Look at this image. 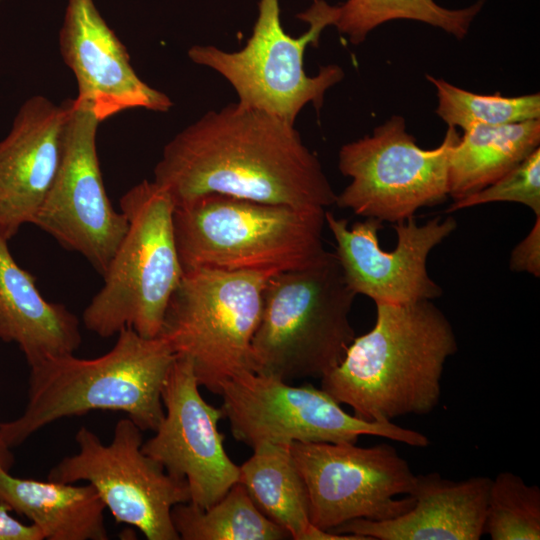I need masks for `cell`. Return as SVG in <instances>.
Instances as JSON below:
<instances>
[{
  "instance_id": "cell-1",
  "label": "cell",
  "mask_w": 540,
  "mask_h": 540,
  "mask_svg": "<svg viewBox=\"0 0 540 540\" xmlns=\"http://www.w3.org/2000/svg\"><path fill=\"white\" fill-rule=\"evenodd\" d=\"M175 207L221 194L299 209H326L334 192L294 125L231 103L211 110L163 148L154 179Z\"/></svg>"
},
{
  "instance_id": "cell-2",
  "label": "cell",
  "mask_w": 540,
  "mask_h": 540,
  "mask_svg": "<svg viewBox=\"0 0 540 540\" xmlns=\"http://www.w3.org/2000/svg\"><path fill=\"white\" fill-rule=\"evenodd\" d=\"M375 306L374 326L354 338L321 389L367 421L429 414L440 401L445 362L458 350L453 327L431 300Z\"/></svg>"
},
{
  "instance_id": "cell-25",
  "label": "cell",
  "mask_w": 540,
  "mask_h": 540,
  "mask_svg": "<svg viewBox=\"0 0 540 540\" xmlns=\"http://www.w3.org/2000/svg\"><path fill=\"white\" fill-rule=\"evenodd\" d=\"M438 98L436 113L448 127L500 126L540 119V94L516 97L476 94L427 75Z\"/></svg>"
},
{
  "instance_id": "cell-17",
  "label": "cell",
  "mask_w": 540,
  "mask_h": 540,
  "mask_svg": "<svg viewBox=\"0 0 540 540\" xmlns=\"http://www.w3.org/2000/svg\"><path fill=\"white\" fill-rule=\"evenodd\" d=\"M71 99L57 105L42 95L19 108L0 140V236L11 240L32 224L58 173Z\"/></svg>"
},
{
  "instance_id": "cell-7",
  "label": "cell",
  "mask_w": 540,
  "mask_h": 540,
  "mask_svg": "<svg viewBox=\"0 0 540 540\" xmlns=\"http://www.w3.org/2000/svg\"><path fill=\"white\" fill-rule=\"evenodd\" d=\"M272 275L212 269L185 271L158 337L189 360L199 386L220 394L223 384L254 372L252 339Z\"/></svg>"
},
{
  "instance_id": "cell-19",
  "label": "cell",
  "mask_w": 540,
  "mask_h": 540,
  "mask_svg": "<svg viewBox=\"0 0 540 540\" xmlns=\"http://www.w3.org/2000/svg\"><path fill=\"white\" fill-rule=\"evenodd\" d=\"M0 340L17 344L29 366L72 354L82 342L77 316L42 296L36 278L18 265L1 236Z\"/></svg>"
},
{
  "instance_id": "cell-15",
  "label": "cell",
  "mask_w": 540,
  "mask_h": 540,
  "mask_svg": "<svg viewBox=\"0 0 540 540\" xmlns=\"http://www.w3.org/2000/svg\"><path fill=\"white\" fill-rule=\"evenodd\" d=\"M325 225L335 243L334 252L350 290L374 303L408 304L433 300L441 287L429 276L427 259L438 244L457 227L452 216L435 217L419 225L414 217L394 224L397 243L393 250L381 248V221L365 218L348 226L346 219L326 211Z\"/></svg>"
},
{
  "instance_id": "cell-29",
  "label": "cell",
  "mask_w": 540,
  "mask_h": 540,
  "mask_svg": "<svg viewBox=\"0 0 540 540\" xmlns=\"http://www.w3.org/2000/svg\"><path fill=\"white\" fill-rule=\"evenodd\" d=\"M10 507L0 501V540H43L41 530L35 525H25L9 515Z\"/></svg>"
},
{
  "instance_id": "cell-26",
  "label": "cell",
  "mask_w": 540,
  "mask_h": 540,
  "mask_svg": "<svg viewBox=\"0 0 540 540\" xmlns=\"http://www.w3.org/2000/svg\"><path fill=\"white\" fill-rule=\"evenodd\" d=\"M484 533L493 540L540 539V488L500 472L491 480Z\"/></svg>"
},
{
  "instance_id": "cell-13",
  "label": "cell",
  "mask_w": 540,
  "mask_h": 540,
  "mask_svg": "<svg viewBox=\"0 0 540 540\" xmlns=\"http://www.w3.org/2000/svg\"><path fill=\"white\" fill-rule=\"evenodd\" d=\"M99 123L86 105L71 99L62 161L32 224L103 276L128 221L106 193L96 149Z\"/></svg>"
},
{
  "instance_id": "cell-11",
  "label": "cell",
  "mask_w": 540,
  "mask_h": 540,
  "mask_svg": "<svg viewBox=\"0 0 540 540\" xmlns=\"http://www.w3.org/2000/svg\"><path fill=\"white\" fill-rule=\"evenodd\" d=\"M142 432L124 417L106 445L93 431L80 427L75 435L79 451L60 460L48 480L86 481L117 522L137 528L148 540H179L171 512L190 501L188 484L142 451Z\"/></svg>"
},
{
  "instance_id": "cell-21",
  "label": "cell",
  "mask_w": 540,
  "mask_h": 540,
  "mask_svg": "<svg viewBox=\"0 0 540 540\" xmlns=\"http://www.w3.org/2000/svg\"><path fill=\"white\" fill-rule=\"evenodd\" d=\"M239 466V483L257 508L295 540H364L315 527L310 521L309 501L290 445L262 443Z\"/></svg>"
},
{
  "instance_id": "cell-30",
  "label": "cell",
  "mask_w": 540,
  "mask_h": 540,
  "mask_svg": "<svg viewBox=\"0 0 540 540\" xmlns=\"http://www.w3.org/2000/svg\"><path fill=\"white\" fill-rule=\"evenodd\" d=\"M11 448L5 442L1 428H0V467L6 471H9L13 466V455L11 453Z\"/></svg>"
},
{
  "instance_id": "cell-20",
  "label": "cell",
  "mask_w": 540,
  "mask_h": 540,
  "mask_svg": "<svg viewBox=\"0 0 540 540\" xmlns=\"http://www.w3.org/2000/svg\"><path fill=\"white\" fill-rule=\"evenodd\" d=\"M0 501L26 516L46 540H107L105 504L89 483L17 478L0 467Z\"/></svg>"
},
{
  "instance_id": "cell-8",
  "label": "cell",
  "mask_w": 540,
  "mask_h": 540,
  "mask_svg": "<svg viewBox=\"0 0 540 540\" xmlns=\"http://www.w3.org/2000/svg\"><path fill=\"white\" fill-rule=\"evenodd\" d=\"M297 17L309 27L295 38L281 25L279 0H260L252 34L242 49L228 52L213 45H193L188 57L223 76L236 91L241 105L294 125L306 104L320 109L326 91L344 77L337 65L321 67L315 76L307 75L304 69L306 47L318 45L322 31L335 25L338 6L314 0Z\"/></svg>"
},
{
  "instance_id": "cell-24",
  "label": "cell",
  "mask_w": 540,
  "mask_h": 540,
  "mask_svg": "<svg viewBox=\"0 0 540 540\" xmlns=\"http://www.w3.org/2000/svg\"><path fill=\"white\" fill-rule=\"evenodd\" d=\"M482 5L480 0L466 8L447 9L434 0H347L338 6L334 26L354 45L379 25L399 19L420 21L462 39Z\"/></svg>"
},
{
  "instance_id": "cell-10",
  "label": "cell",
  "mask_w": 540,
  "mask_h": 540,
  "mask_svg": "<svg viewBox=\"0 0 540 540\" xmlns=\"http://www.w3.org/2000/svg\"><path fill=\"white\" fill-rule=\"evenodd\" d=\"M233 437L251 448L262 443H356L372 435L424 448V434L393 422L367 421L347 413L321 388L294 386L279 378L244 372L226 381L219 394Z\"/></svg>"
},
{
  "instance_id": "cell-27",
  "label": "cell",
  "mask_w": 540,
  "mask_h": 540,
  "mask_svg": "<svg viewBox=\"0 0 540 540\" xmlns=\"http://www.w3.org/2000/svg\"><path fill=\"white\" fill-rule=\"evenodd\" d=\"M492 202L520 203L540 216L539 147L492 184L454 201L447 213Z\"/></svg>"
},
{
  "instance_id": "cell-3",
  "label": "cell",
  "mask_w": 540,
  "mask_h": 540,
  "mask_svg": "<svg viewBox=\"0 0 540 540\" xmlns=\"http://www.w3.org/2000/svg\"><path fill=\"white\" fill-rule=\"evenodd\" d=\"M176 355L161 337L130 328L114 346L91 359L72 354L30 366L27 404L16 419L0 423L12 448L52 422L93 410L121 411L142 431H155L164 417L162 390Z\"/></svg>"
},
{
  "instance_id": "cell-23",
  "label": "cell",
  "mask_w": 540,
  "mask_h": 540,
  "mask_svg": "<svg viewBox=\"0 0 540 540\" xmlns=\"http://www.w3.org/2000/svg\"><path fill=\"white\" fill-rule=\"evenodd\" d=\"M173 525L183 540H282L290 535L268 519L237 482L215 504L202 509L191 502L177 504Z\"/></svg>"
},
{
  "instance_id": "cell-12",
  "label": "cell",
  "mask_w": 540,
  "mask_h": 540,
  "mask_svg": "<svg viewBox=\"0 0 540 540\" xmlns=\"http://www.w3.org/2000/svg\"><path fill=\"white\" fill-rule=\"evenodd\" d=\"M294 464L305 484L311 523L332 531L354 519L383 521L412 508L416 475L388 443L294 442Z\"/></svg>"
},
{
  "instance_id": "cell-14",
  "label": "cell",
  "mask_w": 540,
  "mask_h": 540,
  "mask_svg": "<svg viewBox=\"0 0 540 540\" xmlns=\"http://www.w3.org/2000/svg\"><path fill=\"white\" fill-rule=\"evenodd\" d=\"M191 362L177 357L162 390L164 417L142 451L167 472L184 479L192 504L206 509L239 481V466L228 456L218 423L224 411L207 403Z\"/></svg>"
},
{
  "instance_id": "cell-28",
  "label": "cell",
  "mask_w": 540,
  "mask_h": 540,
  "mask_svg": "<svg viewBox=\"0 0 540 540\" xmlns=\"http://www.w3.org/2000/svg\"><path fill=\"white\" fill-rule=\"evenodd\" d=\"M510 269L540 276V216H536L528 235L512 250Z\"/></svg>"
},
{
  "instance_id": "cell-5",
  "label": "cell",
  "mask_w": 540,
  "mask_h": 540,
  "mask_svg": "<svg viewBox=\"0 0 540 540\" xmlns=\"http://www.w3.org/2000/svg\"><path fill=\"white\" fill-rule=\"evenodd\" d=\"M355 296L328 251L306 267L269 277L252 339L254 372L288 383L321 379L355 338L349 318Z\"/></svg>"
},
{
  "instance_id": "cell-4",
  "label": "cell",
  "mask_w": 540,
  "mask_h": 540,
  "mask_svg": "<svg viewBox=\"0 0 540 540\" xmlns=\"http://www.w3.org/2000/svg\"><path fill=\"white\" fill-rule=\"evenodd\" d=\"M326 211L221 194L176 206L173 227L182 269L274 275L306 267L327 252Z\"/></svg>"
},
{
  "instance_id": "cell-18",
  "label": "cell",
  "mask_w": 540,
  "mask_h": 540,
  "mask_svg": "<svg viewBox=\"0 0 540 540\" xmlns=\"http://www.w3.org/2000/svg\"><path fill=\"white\" fill-rule=\"evenodd\" d=\"M491 480L475 476L454 481L437 472L416 475L410 510L383 521L354 519L331 532L364 540H479L485 534Z\"/></svg>"
},
{
  "instance_id": "cell-16",
  "label": "cell",
  "mask_w": 540,
  "mask_h": 540,
  "mask_svg": "<svg viewBox=\"0 0 540 540\" xmlns=\"http://www.w3.org/2000/svg\"><path fill=\"white\" fill-rule=\"evenodd\" d=\"M59 47L77 81L75 99L99 122L128 109L166 112L173 106L165 93L137 75L93 0H67Z\"/></svg>"
},
{
  "instance_id": "cell-9",
  "label": "cell",
  "mask_w": 540,
  "mask_h": 540,
  "mask_svg": "<svg viewBox=\"0 0 540 540\" xmlns=\"http://www.w3.org/2000/svg\"><path fill=\"white\" fill-rule=\"evenodd\" d=\"M459 137L455 127H448L438 147L423 149L406 131L404 118L391 116L371 135L341 147L338 167L351 182L336 195L335 205L395 224L444 202L449 153Z\"/></svg>"
},
{
  "instance_id": "cell-22",
  "label": "cell",
  "mask_w": 540,
  "mask_h": 540,
  "mask_svg": "<svg viewBox=\"0 0 540 540\" xmlns=\"http://www.w3.org/2000/svg\"><path fill=\"white\" fill-rule=\"evenodd\" d=\"M539 143V119L500 126L475 125L464 130L449 153V196L456 201L492 184Z\"/></svg>"
},
{
  "instance_id": "cell-6",
  "label": "cell",
  "mask_w": 540,
  "mask_h": 540,
  "mask_svg": "<svg viewBox=\"0 0 540 540\" xmlns=\"http://www.w3.org/2000/svg\"><path fill=\"white\" fill-rule=\"evenodd\" d=\"M174 202L155 181L143 180L120 198L128 229L115 251L104 284L86 306L82 321L103 338L130 328L158 337L183 269L173 227Z\"/></svg>"
}]
</instances>
